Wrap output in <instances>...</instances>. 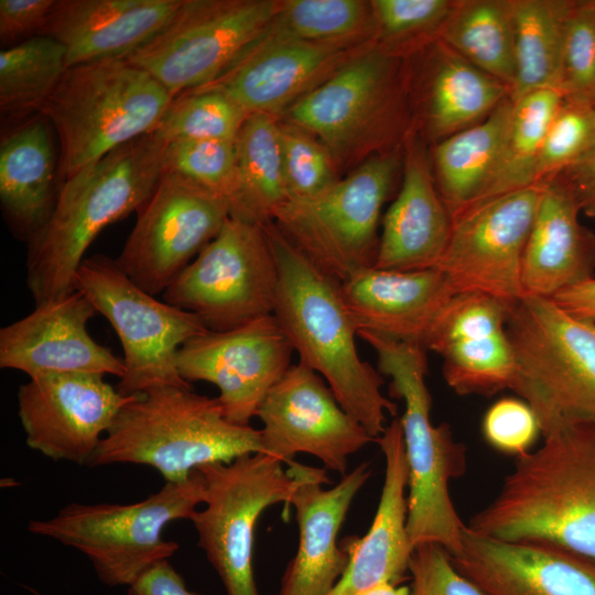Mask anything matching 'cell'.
<instances>
[{"instance_id":"obj_8","label":"cell","mask_w":595,"mask_h":595,"mask_svg":"<svg viewBox=\"0 0 595 595\" xmlns=\"http://www.w3.org/2000/svg\"><path fill=\"white\" fill-rule=\"evenodd\" d=\"M515 355L510 389L526 401L542 435L576 420H595V324L552 299L524 295L508 312Z\"/></svg>"},{"instance_id":"obj_31","label":"cell","mask_w":595,"mask_h":595,"mask_svg":"<svg viewBox=\"0 0 595 595\" xmlns=\"http://www.w3.org/2000/svg\"><path fill=\"white\" fill-rule=\"evenodd\" d=\"M426 91L425 117L439 142L486 119L510 98V87L483 72L441 40Z\"/></svg>"},{"instance_id":"obj_29","label":"cell","mask_w":595,"mask_h":595,"mask_svg":"<svg viewBox=\"0 0 595 595\" xmlns=\"http://www.w3.org/2000/svg\"><path fill=\"white\" fill-rule=\"evenodd\" d=\"M55 136L43 115L1 134V209L11 234L26 244L51 218L62 187Z\"/></svg>"},{"instance_id":"obj_4","label":"cell","mask_w":595,"mask_h":595,"mask_svg":"<svg viewBox=\"0 0 595 595\" xmlns=\"http://www.w3.org/2000/svg\"><path fill=\"white\" fill-rule=\"evenodd\" d=\"M251 453H263L260 430L230 422L217 398L162 386L119 411L88 465L141 464L177 483L202 466Z\"/></svg>"},{"instance_id":"obj_7","label":"cell","mask_w":595,"mask_h":595,"mask_svg":"<svg viewBox=\"0 0 595 595\" xmlns=\"http://www.w3.org/2000/svg\"><path fill=\"white\" fill-rule=\"evenodd\" d=\"M204 500V477L196 469L177 483L133 504L72 502L47 519L31 520L28 530L83 553L98 578L130 586L153 565L169 560L178 543L163 538L165 527L190 519Z\"/></svg>"},{"instance_id":"obj_11","label":"cell","mask_w":595,"mask_h":595,"mask_svg":"<svg viewBox=\"0 0 595 595\" xmlns=\"http://www.w3.org/2000/svg\"><path fill=\"white\" fill-rule=\"evenodd\" d=\"M397 165L392 154L371 158L322 195L286 201L274 225L314 267L342 283L375 267L378 221Z\"/></svg>"},{"instance_id":"obj_1","label":"cell","mask_w":595,"mask_h":595,"mask_svg":"<svg viewBox=\"0 0 595 595\" xmlns=\"http://www.w3.org/2000/svg\"><path fill=\"white\" fill-rule=\"evenodd\" d=\"M543 437L539 448L517 456L497 496L466 527L595 562V420L565 423Z\"/></svg>"},{"instance_id":"obj_37","label":"cell","mask_w":595,"mask_h":595,"mask_svg":"<svg viewBox=\"0 0 595 595\" xmlns=\"http://www.w3.org/2000/svg\"><path fill=\"white\" fill-rule=\"evenodd\" d=\"M563 101L564 96L558 88L536 89L512 100L496 172L475 204L537 184L538 159L551 122Z\"/></svg>"},{"instance_id":"obj_20","label":"cell","mask_w":595,"mask_h":595,"mask_svg":"<svg viewBox=\"0 0 595 595\" xmlns=\"http://www.w3.org/2000/svg\"><path fill=\"white\" fill-rule=\"evenodd\" d=\"M298 485L289 505L295 509L299 545L288 563L278 595H327L345 572L349 554L340 549L337 536L349 507L371 475L363 462L332 488L325 468L293 461Z\"/></svg>"},{"instance_id":"obj_3","label":"cell","mask_w":595,"mask_h":595,"mask_svg":"<svg viewBox=\"0 0 595 595\" xmlns=\"http://www.w3.org/2000/svg\"><path fill=\"white\" fill-rule=\"evenodd\" d=\"M164 144L137 138L68 177L54 212L28 245L26 284L35 305L75 291L85 253L107 226L139 212L163 174Z\"/></svg>"},{"instance_id":"obj_10","label":"cell","mask_w":595,"mask_h":595,"mask_svg":"<svg viewBox=\"0 0 595 595\" xmlns=\"http://www.w3.org/2000/svg\"><path fill=\"white\" fill-rule=\"evenodd\" d=\"M264 453L214 463L198 470L204 477L205 507L190 517L201 548L228 595H259L253 574L256 524L270 506H286L298 485L293 462Z\"/></svg>"},{"instance_id":"obj_21","label":"cell","mask_w":595,"mask_h":595,"mask_svg":"<svg viewBox=\"0 0 595 595\" xmlns=\"http://www.w3.org/2000/svg\"><path fill=\"white\" fill-rule=\"evenodd\" d=\"M98 314L78 290L35 305L0 329V367L33 377L43 372H90L121 379L123 360L98 344L88 322Z\"/></svg>"},{"instance_id":"obj_45","label":"cell","mask_w":595,"mask_h":595,"mask_svg":"<svg viewBox=\"0 0 595 595\" xmlns=\"http://www.w3.org/2000/svg\"><path fill=\"white\" fill-rule=\"evenodd\" d=\"M482 431L486 442L497 451L521 456L542 434L531 407L522 399L501 398L486 411Z\"/></svg>"},{"instance_id":"obj_48","label":"cell","mask_w":595,"mask_h":595,"mask_svg":"<svg viewBox=\"0 0 595 595\" xmlns=\"http://www.w3.org/2000/svg\"><path fill=\"white\" fill-rule=\"evenodd\" d=\"M555 177L570 188L581 210L595 216V144Z\"/></svg>"},{"instance_id":"obj_34","label":"cell","mask_w":595,"mask_h":595,"mask_svg":"<svg viewBox=\"0 0 595 595\" xmlns=\"http://www.w3.org/2000/svg\"><path fill=\"white\" fill-rule=\"evenodd\" d=\"M68 68L66 51L55 39L36 35L0 52L2 131L41 115Z\"/></svg>"},{"instance_id":"obj_24","label":"cell","mask_w":595,"mask_h":595,"mask_svg":"<svg viewBox=\"0 0 595 595\" xmlns=\"http://www.w3.org/2000/svg\"><path fill=\"white\" fill-rule=\"evenodd\" d=\"M184 0H55L41 35L58 41L67 66L127 58L160 33Z\"/></svg>"},{"instance_id":"obj_46","label":"cell","mask_w":595,"mask_h":595,"mask_svg":"<svg viewBox=\"0 0 595 595\" xmlns=\"http://www.w3.org/2000/svg\"><path fill=\"white\" fill-rule=\"evenodd\" d=\"M410 595H483L453 564L446 550L435 543L416 547L409 564Z\"/></svg>"},{"instance_id":"obj_40","label":"cell","mask_w":595,"mask_h":595,"mask_svg":"<svg viewBox=\"0 0 595 595\" xmlns=\"http://www.w3.org/2000/svg\"><path fill=\"white\" fill-rule=\"evenodd\" d=\"M163 167L221 197L238 209L236 141L182 140L164 144Z\"/></svg>"},{"instance_id":"obj_39","label":"cell","mask_w":595,"mask_h":595,"mask_svg":"<svg viewBox=\"0 0 595 595\" xmlns=\"http://www.w3.org/2000/svg\"><path fill=\"white\" fill-rule=\"evenodd\" d=\"M370 4L357 0H290L280 2L268 40L337 43L361 30Z\"/></svg>"},{"instance_id":"obj_28","label":"cell","mask_w":595,"mask_h":595,"mask_svg":"<svg viewBox=\"0 0 595 595\" xmlns=\"http://www.w3.org/2000/svg\"><path fill=\"white\" fill-rule=\"evenodd\" d=\"M344 56L340 43L261 39L213 84L247 113H269L313 89Z\"/></svg>"},{"instance_id":"obj_44","label":"cell","mask_w":595,"mask_h":595,"mask_svg":"<svg viewBox=\"0 0 595 595\" xmlns=\"http://www.w3.org/2000/svg\"><path fill=\"white\" fill-rule=\"evenodd\" d=\"M456 0H376L371 13L381 34L392 42L439 33Z\"/></svg>"},{"instance_id":"obj_14","label":"cell","mask_w":595,"mask_h":595,"mask_svg":"<svg viewBox=\"0 0 595 595\" xmlns=\"http://www.w3.org/2000/svg\"><path fill=\"white\" fill-rule=\"evenodd\" d=\"M541 183L493 197L452 217L445 251L435 267L453 292L480 293L511 307L524 295L521 267Z\"/></svg>"},{"instance_id":"obj_51","label":"cell","mask_w":595,"mask_h":595,"mask_svg":"<svg viewBox=\"0 0 595 595\" xmlns=\"http://www.w3.org/2000/svg\"><path fill=\"white\" fill-rule=\"evenodd\" d=\"M356 595H410V589L407 586H398L393 583L383 582L361 591Z\"/></svg>"},{"instance_id":"obj_18","label":"cell","mask_w":595,"mask_h":595,"mask_svg":"<svg viewBox=\"0 0 595 595\" xmlns=\"http://www.w3.org/2000/svg\"><path fill=\"white\" fill-rule=\"evenodd\" d=\"M257 416L264 454L290 464L307 453L343 476L348 457L376 441L342 408L327 382L300 361L270 389Z\"/></svg>"},{"instance_id":"obj_19","label":"cell","mask_w":595,"mask_h":595,"mask_svg":"<svg viewBox=\"0 0 595 595\" xmlns=\"http://www.w3.org/2000/svg\"><path fill=\"white\" fill-rule=\"evenodd\" d=\"M509 309L485 294L462 293L439 315L424 347L442 357L444 379L457 394L510 389L515 355L507 332Z\"/></svg>"},{"instance_id":"obj_41","label":"cell","mask_w":595,"mask_h":595,"mask_svg":"<svg viewBox=\"0 0 595 595\" xmlns=\"http://www.w3.org/2000/svg\"><path fill=\"white\" fill-rule=\"evenodd\" d=\"M560 90L595 106V0L572 1L563 33Z\"/></svg>"},{"instance_id":"obj_12","label":"cell","mask_w":595,"mask_h":595,"mask_svg":"<svg viewBox=\"0 0 595 595\" xmlns=\"http://www.w3.org/2000/svg\"><path fill=\"white\" fill-rule=\"evenodd\" d=\"M280 2L184 0L169 22L126 60L174 98L223 77L261 40Z\"/></svg>"},{"instance_id":"obj_33","label":"cell","mask_w":595,"mask_h":595,"mask_svg":"<svg viewBox=\"0 0 595 595\" xmlns=\"http://www.w3.org/2000/svg\"><path fill=\"white\" fill-rule=\"evenodd\" d=\"M238 209L236 218L271 221L289 199L279 125L269 113H249L236 139Z\"/></svg>"},{"instance_id":"obj_35","label":"cell","mask_w":595,"mask_h":595,"mask_svg":"<svg viewBox=\"0 0 595 595\" xmlns=\"http://www.w3.org/2000/svg\"><path fill=\"white\" fill-rule=\"evenodd\" d=\"M437 39L511 91L516 79L511 0H457Z\"/></svg>"},{"instance_id":"obj_5","label":"cell","mask_w":595,"mask_h":595,"mask_svg":"<svg viewBox=\"0 0 595 595\" xmlns=\"http://www.w3.org/2000/svg\"><path fill=\"white\" fill-rule=\"evenodd\" d=\"M358 337L377 354L378 371L390 378V396L404 402L400 423L409 466L410 543L413 549L435 543L454 555L462 548L466 524L453 505L450 483L466 470V448L454 440L447 424L431 421L426 349L365 331Z\"/></svg>"},{"instance_id":"obj_32","label":"cell","mask_w":595,"mask_h":595,"mask_svg":"<svg viewBox=\"0 0 595 595\" xmlns=\"http://www.w3.org/2000/svg\"><path fill=\"white\" fill-rule=\"evenodd\" d=\"M512 110L510 98L483 121L437 142L436 186L453 217L480 199L499 162Z\"/></svg>"},{"instance_id":"obj_16","label":"cell","mask_w":595,"mask_h":595,"mask_svg":"<svg viewBox=\"0 0 595 595\" xmlns=\"http://www.w3.org/2000/svg\"><path fill=\"white\" fill-rule=\"evenodd\" d=\"M294 351L273 314L225 332L198 335L181 346L175 357L187 382L206 381L219 389L225 416L248 425L270 389L291 366Z\"/></svg>"},{"instance_id":"obj_36","label":"cell","mask_w":595,"mask_h":595,"mask_svg":"<svg viewBox=\"0 0 595 595\" xmlns=\"http://www.w3.org/2000/svg\"><path fill=\"white\" fill-rule=\"evenodd\" d=\"M571 2L511 0L516 79L510 99L536 89H560L564 23Z\"/></svg>"},{"instance_id":"obj_43","label":"cell","mask_w":595,"mask_h":595,"mask_svg":"<svg viewBox=\"0 0 595 595\" xmlns=\"http://www.w3.org/2000/svg\"><path fill=\"white\" fill-rule=\"evenodd\" d=\"M279 128L288 201L315 198L338 182L324 145L294 125Z\"/></svg>"},{"instance_id":"obj_49","label":"cell","mask_w":595,"mask_h":595,"mask_svg":"<svg viewBox=\"0 0 595 595\" xmlns=\"http://www.w3.org/2000/svg\"><path fill=\"white\" fill-rule=\"evenodd\" d=\"M128 595H198L190 591L183 577L169 563L162 561L142 573L130 586Z\"/></svg>"},{"instance_id":"obj_23","label":"cell","mask_w":595,"mask_h":595,"mask_svg":"<svg viewBox=\"0 0 595 595\" xmlns=\"http://www.w3.org/2000/svg\"><path fill=\"white\" fill-rule=\"evenodd\" d=\"M396 56L372 50L350 61L293 104L292 125L340 155L393 102Z\"/></svg>"},{"instance_id":"obj_38","label":"cell","mask_w":595,"mask_h":595,"mask_svg":"<svg viewBox=\"0 0 595 595\" xmlns=\"http://www.w3.org/2000/svg\"><path fill=\"white\" fill-rule=\"evenodd\" d=\"M248 115L221 90L199 87L174 97L151 133L163 143L182 140L236 141Z\"/></svg>"},{"instance_id":"obj_27","label":"cell","mask_w":595,"mask_h":595,"mask_svg":"<svg viewBox=\"0 0 595 595\" xmlns=\"http://www.w3.org/2000/svg\"><path fill=\"white\" fill-rule=\"evenodd\" d=\"M541 184L522 257L521 281L526 295L551 299L594 278L595 232L578 221L581 208L559 177Z\"/></svg>"},{"instance_id":"obj_15","label":"cell","mask_w":595,"mask_h":595,"mask_svg":"<svg viewBox=\"0 0 595 595\" xmlns=\"http://www.w3.org/2000/svg\"><path fill=\"white\" fill-rule=\"evenodd\" d=\"M229 217L225 199L163 171L116 262L141 289L163 294Z\"/></svg>"},{"instance_id":"obj_42","label":"cell","mask_w":595,"mask_h":595,"mask_svg":"<svg viewBox=\"0 0 595 595\" xmlns=\"http://www.w3.org/2000/svg\"><path fill=\"white\" fill-rule=\"evenodd\" d=\"M595 144V106L564 99L545 136L536 182L552 178Z\"/></svg>"},{"instance_id":"obj_6","label":"cell","mask_w":595,"mask_h":595,"mask_svg":"<svg viewBox=\"0 0 595 595\" xmlns=\"http://www.w3.org/2000/svg\"><path fill=\"white\" fill-rule=\"evenodd\" d=\"M172 99L162 84L126 58L68 67L41 113L58 139L61 183L151 133Z\"/></svg>"},{"instance_id":"obj_17","label":"cell","mask_w":595,"mask_h":595,"mask_svg":"<svg viewBox=\"0 0 595 595\" xmlns=\"http://www.w3.org/2000/svg\"><path fill=\"white\" fill-rule=\"evenodd\" d=\"M102 375L43 372L18 391V414L25 442L53 461L88 465L119 411L138 394L126 396Z\"/></svg>"},{"instance_id":"obj_26","label":"cell","mask_w":595,"mask_h":595,"mask_svg":"<svg viewBox=\"0 0 595 595\" xmlns=\"http://www.w3.org/2000/svg\"><path fill=\"white\" fill-rule=\"evenodd\" d=\"M340 290L358 332L423 347L455 295L436 268L391 271L372 267L342 282Z\"/></svg>"},{"instance_id":"obj_47","label":"cell","mask_w":595,"mask_h":595,"mask_svg":"<svg viewBox=\"0 0 595 595\" xmlns=\"http://www.w3.org/2000/svg\"><path fill=\"white\" fill-rule=\"evenodd\" d=\"M55 0H0L2 48L41 35Z\"/></svg>"},{"instance_id":"obj_30","label":"cell","mask_w":595,"mask_h":595,"mask_svg":"<svg viewBox=\"0 0 595 595\" xmlns=\"http://www.w3.org/2000/svg\"><path fill=\"white\" fill-rule=\"evenodd\" d=\"M452 216L431 175L423 148L408 147L401 188L387 210L375 268H435L448 242Z\"/></svg>"},{"instance_id":"obj_25","label":"cell","mask_w":595,"mask_h":595,"mask_svg":"<svg viewBox=\"0 0 595 595\" xmlns=\"http://www.w3.org/2000/svg\"><path fill=\"white\" fill-rule=\"evenodd\" d=\"M376 441L386 461L379 505L367 533L347 539V567L327 595H356L383 582L398 585L409 572L414 549L407 529L409 466L400 419Z\"/></svg>"},{"instance_id":"obj_22","label":"cell","mask_w":595,"mask_h":595,"mask_svg":"<svg viewBox=\"0 0 595 595\" xmlns=\"http://www.w3.org/2000/svg\"><path fill=\"white\" fill-rule=\"evenodd\" d=\"M453 564L483 595H595V562L543 542L469 531Z\"/></svg>"},{"instance_id":"obj_9","label":"cell","mask_w":595,"mask_h":595,"mask_svg":"<svg viewBox=\"0 0 595 595\" xmlns=\"http://www.w3.org/2000/svg\"><path fill=\"white\" fill-rule=\"evenodd\" d=\"M80 291L115 329L123 350L125 375L117 389L126 396L162 386L191 387L177 372L183 344L208 329L193 313L159 301L137 285L105 255L87 257L75 277Z\"/></svg>"},{"instance_id":"obj_2","label":"cell","mask_w":595,"mask_h":595,"mask_svg":"<svg viewBox=\"0 0 595 595\" xmlns=\"http://www.w3.org/2000/svg\"><path fill=\"white\" fill-rule=\"evenodd\" d=\"M263 225L279 269L273 316L299 361L317 372L377 440L387 428L386 413L397 415V404L383 396L381 374L358 354V328L340 283L314 267L273 223Z\"/></svg>"},{"instance_id":"obj_50","label":"cell","mask_w":595,"mask_h":595,"mask_svg":"<svg viewBox=\"0 0 595 595\" xmlns=\"http://www.w3.org/2000/svg\"><path fill=\"white\" fill-rule=\"evenodd\" d=\"M551 299L572 316L595 324V278L570 286Z\"/></svg>"},{"instance_id":"obj_13","label":"cell","mask_w":595,"mask_h":595,"mask_svg":"<svg viewBox=\"0 0 595 595\" xmlns=\"http://www.w3.org/2000/svg\"><path fill=\"white\" fill-rule=\"evenodd\" d=\"M278 283L264 225L230 216L163 299L193 313L208 331L225 332L273 314Z\"/></svg>"}]
</instances>
